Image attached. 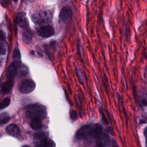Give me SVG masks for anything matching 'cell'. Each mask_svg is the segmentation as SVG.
<instances>
[{
    "label": "cell",
    "mask_w": 147,
    "mask_h": 147,
    "mask_svg": "<svg viewBox=\"0 0 147 147\" xmlns=\"http://www.w3.org/2000/svg\"><path fill=\"white\" fill-rule=\"evenodd\" d=\"M26 115L30 118H37L39 119H44L47 115L46 108L43 106L35 104L28 107L26 109Z\"/></svg>",
    "instance_id": "cell-1"
},
{
    "label": "cell",
    "mask_w": 147,
    "mask_h": 147,
    "mask_svg": "<svg viewBox=\"0 0 147 147\" xmlns=\"http://www.w3.org/2000/svg\"><path fill=\"white\" fill-rule=\"evenodd\" d=\"M36 88V83L30 79H25L19 83L18 88L24 94H29L34 91Z\"/></svg>",
    "instance_id": "cell-2"
},
{
    "label": "cell",
    "mask_w": 147,
    "mask_h": 147,
    "mask_svg": "<svg viewBox=\"0 0 147 147\" xmlns=\"http://www.w3.org/2000/svg\"><path fill=\"white\" fill-rule=\"evenodd\" d=\"M31 18L35 24H42L50 21L51 19V14L49 11L36 13L32 15Z\"/></svg>",
    "instance_id": "cell-3"
},
{
    "label": "cell",
    "mask_w": 147,
    "mask_h": 147,
    "mask_svg": "<svg viewBox=\"0 0 147 147\" xmlns=\"http://www.w3.org/2000/svg\"><path fill=\"white\" fill-rule=\"evenodd\" d=\"M72 11L69 7L65 6L61 9L59 15V22L61 24L67 23L71 19Z\"/></svg>",
    "instance_id": "cell-4"
},
{
    "label": "cell",
    "mask_w": 147,
    "mask_h": 147,
    "mask_svg": "<svg viewBox=\"0 0 147 147\" xmlns=\"http://www.w3.org/2000/svg\"><path fill=\"white\" fill-rule=\"evenodd\" d=\"M92 125L90 124L83 125L80 128L76 133L75 138L78 140H83L90 136Z\"/></svg>",
    "instance_id": "cell-5"
},
{
    "label": "cell",
    "mask_w": 147,
    "mask_h": 147,
    "mask_svg": "<svg viewBox=\"0 0 147 147\" xmlns=\"http://www.w3.org/2000/svg\"><path fill=\"white\" fill-rule=\"evenodd\" d=\"M54 28L51 26H41L37 32L38 36L42 37L47 38L55 34Z\"/></svg>",
    "instance_id": "cell-6"
},
{
    "label": "cell",
    "mask_w": 147,
    "mask_h": 147,
    "mask_svg": "<svg viewBox=\"0 0 147 147\" xmlns=\"http://www.w3.org/2000/svg\"><path fill=\"white\" fill-rule=\"evenodd\" d=\"M16 23L18 26L22 28H26L28 26V20L26 14L24 12H20L17 14Z\"/></svg>",
    "instance_id": "cell-7"
},
{
    "label": "cell",
    "mask_w": 147,
    "mask_h": 147,
    "mask_svg": "<svg viewBox=\"0 0 147 147\" xmlns=\"http://www.w3.org/2000/svg\"><path fill=\"white\" fill-rule=\"evenodd\" d=\"M102 134V127L99 124L96 123L92 125L90 130V136L93 138H98Z\"/></svg>",
    "instance_id": "cell-8"
},
{
    "label": "cell",
    "mask_w": 147,
    "mask_h": 147,
    "mask_svg": "<svg viewBox=\"0 0 147 147\" xmlns=\"http://www.w3.org/2000/svg\"><path fill=\"white\" fill-rule=\"evenodd\" d=\"M110 141L109 136L106 133H104L97 138L96 145L98 147H106L109 145Z\"/></svg>",
    "instance_id": "cell-9"
},
{
    "label": "cell",
    "mask_w": 147,
    "mask_h": 147,
    "mask_svg": "<svg viewBox=\"0 0 147 147\" xmlns=\"http://www.w3.org/2000/svg\"><path fill=\"white\" fill-rule=\"evenodd\" d=\"M17 74V67L13 62L8 67L6 71V75L8 79H12Z\"/></svg>",
    "instance_id": "cell-10"
},
{
    "label": "cell",
    "mask_w": 147,
    "mask_h": 147,
    "mask_svg": "<svg viewBox=\"0 0 147 147\" xmlns=\"http://www.w3.org/2000/svg\"><path fill=\"white\" fill-rule=\"evenodd\" d=\"M6 131L8 134L12 136H19L20 134V130L18 125L15 124L10 125L6 128Z\"/></svg>",
    "instance_id": "cell-11"
},
{
    "label": "cell",
    "mask_w": 147,
    "mask_h": 147,
    "mask_svg": "<svg viewBox=\"0 0 147 147\" xmlns=\"http://www.w3.org/2000/svg\"><path fill=\"white\" fill-rule=\"evenodd\" d=\"M22 33V38L24 42L26 44H30L32 42V35L29 29L25 28Z\"/></svg>",
    "instance_id": "cell-12"
},
{
    "label": "cell",
    "mask_w": 147,
    "mask_h": 147,
    "mask_svg": "<svg viewBox=\"0 0 147 147\" xmlns=\"http://www.w3.org/2000/svg\"><path fill=\"white\" fill-rule=\"evenodd\" d=\"M13 84V80L11 79H9L8 80L4 82L2 86V92L4 94L9 93L12 88Z\"/></svg>",
    "instance_id": "cell-13"
},
{
    "label": "cell",
    "mask_w": 147,
    "mask_h": 147,
    "mask_svg": "<svg viewBox=\"0 0 147 147\" xmlns=\"http://www.w3.org/2000/svg\"><path fill=\"white\" fill-rule=\"evenodd\" d=\"M41 119L37 118L32 119L30 122V126L33 129L37 130L42 128V124L41 122Z\"/></svg>",
    "instance_id": "cell-14"
},
{
    "label": "cell",
    "mask_w": 147,
    "mask_h": 147,
    "mask_svg": "<svg viewBox=\"0 0 147 147\" xmlns=\"http://www.w3.org/2000/svg\"><path fill=\"white\" fill-rule=\"evenodd\" d=\"M39 146L41 147H55L56 145L54 141L46 138L41 140Z\"/></svg>",
    "instance_id": "cell-15"
},
{
    "label": "cell",
    "mask_w": 147,
    "mask_h": 147,
    "mask_svg": "<svg viewBox=\"0 0 147 147\" xmlns=\"http://www.w3.org/2000/svg\"><path fill=\"white\" fill-rule=\"evenodd\" d=\"M10 120V116L8 113L6 112H3L0 114V124L7 123Z\"/></svg>",
    "instance_id": "cell-16"
},
{
    "label": "cell",
    "mask_w": 147,
    "mask_h": 147,
    "mask_svg": "<svg viewBox=\"0 0 147 147\" xmlns=\"http://www.w3.org/2000/svg\"><path fill=\"white\" fill-rule=\"evenodd\" d=\"M48 133L44 131H39L36 132L34 135V139L36 140H42L44 138H48Z\"/></svg>",
    "instance_id": "cell-17"
},
{
    "label": "cell",
    "mask_w": 147,
    "mask_h": 147,
    "mask_svg": "<svg viewBox=\"0 0 147 147\" xmlns=\"http://www.w3.org/2000/svg\"><path fill=\"white\" fill-rule=\"evenodd\" d=\"M19 73L21 76H26L29 73V69L28 67L26 65H22L19 67Z\"/></svg>",
    "instance_id": "cell-18"
},
{
    "label": "cell",
    "mask_w": 147,
    "mask_h": 147,
    "mask_svg": "<svg viewBox=\"0 0 147 147\" xmlns=\"http://www.w3.org/2000/svg\"><path fill=\"white\" fill-rule=\"evenodd\" d=\"M13 61H19L21 59V54L18 49H15L13 53Z\"/></svg>",
    "instance_id": "cell-19"
},
{
    "label": "cell",
    "mask_w": 147,
    "mask_h": 147,
    "mask_svg": "<svg viewBox=\"0 0 147 147\" xmlns=\"http://www.w3.org/2000/svg\"><path fill=\"white\" fill-rule=\"evenodd\" d=\"M10 99L8 97L5 98L0 104V109L6 108L9 106L10 103Z\"/></svg>",
    "instance_id": "cell-20"
},
{
    "label": "cell",
    "mask_w": 147,
    "mask_h": 147,
    "mask_svg": "<svg viewBox=\"0 0 147 147\" xmlns=\"http://www.w3.org/2000/svg\"><path fill=\"white\" fill-rule=\"evenodd\" d=\"M99 111L100 113V116H101V119H102V122H103L106 125H108L109 124V122L103 111V109L101 107H99Z\"/></svg>",
    "instance_id": "cell-21"
},
{
    "label": "cell",
    "mask_w": 147,
    "mask_h": 147,
    "mask_svg": "<svg viewBox=\"0 0 147 147\" xmlns=\"http://www.w3.org/2000/svg\"><path fill=\"white\" fill-rule=\"evenodd\" d=\"M6 51V48L4 41L0 40V56L5 55Z\"/></svg>",
    "instance_id": "cell-22"
},
{
    "label": "cell",
    "mask_w": 147,
    "mask_h": 147,
    "mask_svg": "<svg viewBox=\"0 0 147 147\" xmlns=\"http://www.w3.org/2000/svg\"><path fill=\"white\" fill-rule=\"evenodd\" d=\"M70 118L72 120H75L77 119L78 116H77V113L75 110H73L70 113Z\"/></svg>",
    "instance_id": "cell-23"
},
{
    "label": "cell",
    "mask_w": 147,
    "mask_h": 147,
    "mask_svg": "<svg viewBox=\"0 0 147 147\" xmlns=\"http://www.w3.org/2000/svg\"><path fill=\"white\" fill-rule=\"evenodd\" d=\"M0 1L3 6L7 7L10 5L11 0H0Z\"/></svg>",
    "instance_id": "cell-24"
},
{
    "label": "cell",
    "mask_w": 147,
    "mask_h": 147,
    "mask_svg": "<svg viewBox=\"0 0 147 147\" xmlns=\"http://www.w3.org/2000/svg\"><path fill=\"white\" fill-rule=\"evenodd\" d=\"M107 131H109V133L113 136H115V135H114V131H113V129L112 127H108V128H107Z\"/></svg>",
    "instance_id": "cell-25"
},
{
    "label": "cell",
    "mask_w": 147,
    "mask_h": 147,
    "mask_svg": "<svg viewBox=\"0 0 147 147\" xmlns=\"http://www.w3.org/2000/svg\"><path fill=\"white\" fill-rule=\"evenodd\" d=\"M5 39V36L4 33L0 30V40L1 41H4Z\"/></svg>",
    "instance_id": "cell-26"
},
{
    "label": "cell",
    "mask_w": 147,
    "mask_h": 147,
    "mask_svg": "<svg viewBox=\"0 0 147 147\" xmlns=\"http://www.w3.org/2000/svg\"><path fill=\"white\" fill-rule=\"evenodd\" d=\"M142 103L145 106L147 105V101H146V100H142Z\"/></svg>",
    "instance_id": "cell-27"
},
{
    "label": "cell",
    "mask_w": 147,
    "mask_h": 147,
    "mask_svg": "<svg viewBox=\"0 0 147 147\" xmlns=\"http://www.w3.org/2000/svg\"><path fill=\"white\" fill-rule=\"evenodd\" d=\"M25 1L26 2V3H31V2H32L33 1V0H25Z\"/></svg>",
    "instance_id": "cell-28"
},
{
    "label": "cell",
    "mask_w": 147,
    "mask_h": 147,
    "mask_svg": "<svg viewBox=\"0 0 147 147\" xmlns=\"http://www.w3.org/2000/svg\"><path fill=\"white\" fill-rule=\"evenodd\" d=\"M140 124H142L145 123V122L144 121V120H143V119H141L140 121Z\"/></svg>",
    "instance_id": "cell-29"
},
{
    "label": "cell",
    "mask_w": 147,
    "mask_h": 147,
    "mask_svg": "<svg viewBox=\"0 0 147 147\" xmlns=\"http://www.w3.org/2000/svg\"><path fill=\"white\" fill-rule=\"evenodd\" d=\"M146 131H147V130H146V128H145V130H144V136H145V137H146Z\"/></svg>",
    "instance_id": "cell-30"
}]
</instances>
